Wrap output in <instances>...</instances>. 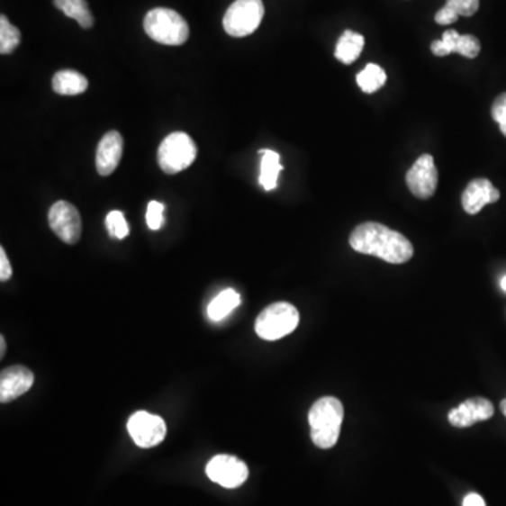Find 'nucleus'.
I'll use <instances>...</instances> for the list:
<instances>
[{"label":"nucleus","instance_id":"nucleus-1","mask_svg":"<svg viewBox=\"0 0 506 506\" xmlns=\"http://www.w3.org/2000/svg\"><path fill=\"white\" fill-rule=\"evenodd\" d=\"M349 244L356 252L380 258L393 265L408 262L413 257V247L407 237L378 222L357 225L350 234Z\"/></svg>","mask_w":506,"mask_h":506},{"label":"nucleus","instance_id":"nucleus-2","mask_svg":"<svg viewBox=\"0 0 506 506\" xmlns=\"http://www.w3.org/2000/svg\"><path fill=\"white\" fill-rule=\"evenodd\" d=\"M343 422V405L338 398L322 397L308 412L312 439L320 448H330L339 439Z\"/></svg>","mask_w":506,"mask_h":506},{"label":"nucleus","instance_id":"nucleus-3","mask_svg":"<svg viewBox=\"0 0 506 506\" xmlns=\"http://www.w3.org/2000/svg\"><path fill=\"white\" fill-rule=\"evenodd\" d=\"M144 30L154 41L164 45H182L189 39V24L177 12L157 7L148 12Z\"/></svg>","mask_w":506,"mask_h":506},{"label":"nucleus","instance_id":"nucleus-4","mask_svg":"<svg viewBox=\"0 0 506 506\" xmlns=\"http://www.w3.org/2000/svg\"><path fill=\"white\" fill-rule=\"evenodd\" d=\"M300 324L297 308L290 303H273L265 308L255 322L258 337L265 340H277L294 332Z\"/></svg>","mask_w":506,"mask_h":506},{"label":"nucleus","instance_id":"nucleus-5","mask_svg":"<svg viewBox=\"0 0 506 506\" xmlns=\"http://www.w3.org/2000/svg\"><path fill=\"white\" fill-rule=\"evenodd\" d=\"M197 157V147L186 132H172L165 138L158 151V162L165 174H179L187 169Z\"/></svg>","mask_w":506,"mask_h":506},{"label":"nucleus","instance_id":"nucleus-6","mask_svg":"<svg viewBox=\"0 0 506 506\" xmlns=\"http://www.w3.org/2000/svg\"><path fill=\"white\" fill-rule=\"evenodd\" d=\"M265 16L262 0H235L224 16L225 32L232 37H247L257 32Z\"/></svg>","mask_w":506,"mask_h":506},{"label":"nucleus","instance_id":"nucleus-7","mask_svg":"<svg viewBox=\"0 0 506 506\" xmlns=\"http://www.w3.org/2000/svg\"><path fill=\"white\" fill-rule=\"evenodd\" d=\"M130 436L138 447H155L164 442L167 436V423L154 413L138 411L127 423Z\"/></svg>","mask_w":506,"mask_h":506},{"label":"nucleus","instance_id":"nucleus-8","mask_svg":"<svg viewBox=\"0 0 506 506\" xmlns=\"http://www.w3.org/2000/svg\"><path fill=\"white\" fill-rule=\"evenodd\" d=\"M205 474L215 484L224 488H238L244 484L249 475L247 465L230 455H218L210 460Z\"/></svg>","mask_w":506,"mask_h":506},{"label":"nucleus","instance_id":"nucleus-9","mask_svg":"<svg viewBox=\"0 0 506 506\" xmlns=\"http://www.w3.org/2000/svg\"><path fill=\"white\" fill-rule=\"evenodd\" d=\"M49 222L52 231L59 239L64 240L65 244H77L82 235V218L71 203L64 200L55 203L50 209Z\"/></svg>","mask_w":506,"mask_h":506},{"label":"nucleus","instance_id":"nucleus-10","mask_svg":"<svg viewBox=\"0 0 506 506\" xmlns=\"http://www.w3.org/2000/svg\"><path fill=\"white\" fill-rule=\"evenodd\" d=\"M408 189L418 199H429L438 187V169L430 155H422L407 174Z\"/></svg>","mask_w":506,"mask_h":506},{"label":"nucleus","instance_id":"nucleus-11","mask_svg":"<svg viewBox=\"0 0 506 506\" xmlns=\"http://www.w3.org/2000/svg\"><path fill=\"white\" fill-rule=\"evenodd\" d=\"M493 417V405L487 398H470L448 412V422L455 428H468Z\"/></svg>","mask_w":506,"mask_h":506},{"label":"nucleus","instance_id":"nucleus-12","mask_svg":"<svg viewBox=\"0 0 506 506\" xmlns=\"http://www.w3.org/2000/svg\"><path fill=\"white\" fill-rule=\"evenodd\" d=\"M34 375L24 366H12L0 375V402L7 404L26 394L32 387Z\"/></svg>","mask_w":506,"mask_h":506},{"label":"nucleus","instance_id":"nucleus-13","mask_svg":"<svg viewBox=\"0 0 506 506\" xmlns=\"http://www.w3.org/2000/svg\"><path fill=\"white\" fill-rule=\"evenodd\" d=\"M500 197V190L493 186L490 180L484 177L474 179L463 192V209L467 214L475 215L484 209L485 205L497 203Z\"/></svg>","mask_w":506,"mask_h":506},{"label":"nucleus","instance_id":"nucleus-14","mask_svg":"<svg viewBox=\"0 0 506 506\" xmlns=\"http://www.w3.org/2000/svg\"><path fill=\"white\" fill-rule=\"evenodd\" d=\"M122 137L119 131L104 134L99 142L96 154V167L102 176H109L119 167L122 157Z\"/></svg>","mask_w":506,"mask_h":506},{"label":"nucleus","instance_id":"nucleus-15","mask_svg":"<svg viewBox=\"0 0 506 506\" xmlns=\"http://www.w3.org/2000/svg\"><path fill=\"white\" fill-rule=\"evenodd\" d=\"M363 47H365V37L359 32L347 30L338 40L335 57L342 64H353L362 54Z\"/></svg>","mask_w":506,"mask_h":506},{"label":"nucleus","instance_id":"nucleus-16","mask_svg":"<svg viewBox=\"0 0 506 506\" xmlns=\"http://www.w3.org/2000/svg\"><path fill=\"white\" fill-rule=\"evenodd\" d=\"M259 154L262 155L260 160V186L267 192L277 187V179L279 174L283 170L280 164V155L277 152L270 151V149H260Z\"/></svg>","mask_w":506,"mask_h":506},{"label":"nucleus","instance_id":"nucleus-17","mask_svg":"<svg viewBox=\"0 0 506 506\" xmlns=\"http://www.w3.org/2000/svg\"><path fill=\"white\" fill-rule=\"evenodd\" d=\"M87 86L89 84H87L86 77L77 71H61L52 77V87L55 92L64 95V96L84 94L86 92Z\"/></svg>","mask_w":506,"mask_h":506},{"label":"nucleus","instance_id":"nucleus-18","mask_svg":"<svg viewBox=\"0 0 506 506\" xmlns=\"http://www.w3.org/2000/svg\"><path fill=\"white\" fill-rule=\"evenodd\" d=\"M240 304L239 293L232 289L224 290L212 300L207 308L210 320L218 322L227 318Z\"/></svg>","mask_w":506,"mask_h":506},{"label":"nucleus","instance_id":"nucleus-19","mask_svg":"<svg viewBox=\"0 0 506 506\" xmlns=\"http://www.w3.org/2000/svg\"><path fill=\"white\" fill-rule=\"evenodd\" d=\"M54 5L61 10L62 14L77 20L80 27L90 29L94 26L95 19L90 14L86 0H54Z\"/></svg>","mask_w":506,"mask_h":506},{"label":"nucleus","instance_id":"nucleus-20","mask_svg":"<svg viewBox=\"0 0 506 506\" xmlns=\"http://www.w3.org/2000/svg\"><path fill=\"white\" fill-rule=\"evenodd\" d=\"M356 80H357V85H359L360 89L365 94H375L378 89H382L384 86L387 75H385L384 69L382 67L369 64L356 77Z\"/></svg>","mask_w":506,"mask_h":506},{"label":"nucleus","instance_id":"nucleus-21","mask_svg":"<svg viewBox=\"0 0 506 506\" xmlns=\"http://www.w3.org/2000/svg\"><path fill=\"white\" fill-rule=\"evenodd\" d=\"M19 44V29L10 24L6 16L0 17V52L4 55L12 54Z\"/></svg>","mask_w":506,"mask_h":506},{"label":"nucleus","instance_id":"nucleus-22","mask_svg":"<svg viewBox=\"0 0 506 506\" xmlns=\"http://www.w3.org/2000/svg\"><path fill=\"white\" fill-rule=\"evenodd\" d=\"M462 34H458L456 30H447L443 32L442 40H436L430 45L433 54L438 57H446V55L453 54L457 51V42Z\"/></svg>","mask_w":506,"mask_h":506},{"label":"nucleus","instance_id":"nucleus-23","mask_svg":"<svg viewBox=\"0 0 506 506\" xmlns=\"http://www.w3.org/2000/svg\"><path fill=\"white\" fill-rule=\"evenodd\" d=\"M106 227L110 235L113 238H117V239H124L130 232V227L127 224L124 214L122 212H117V210L107 214Z\"/></svg>","mask_w":506,"mask_h":506},{"label":"nucleus","instance_id":"nucleus-24","mask_svg":"<svg viewBox=\"0 0 506 506\" xmlns=\"http://www.w3.org/2000/svg\"><path fill=\"white\" fill-rule=\"evenodd\" d=\"M481 51V44L477 37L460 36L457 42V54L463 55L465 59H475Z\"/></svg>","mask_w":506,"mask_h":506},{"label":"nucleus","instance_id":"nucleus-25","mask_svg":"<svg viewBox=\"0 0 506 506\" xmlns=\"http://www.w3.org/2000/svg\"><path fill=\"white\" fill-rule=\"evenodd\" d=\"M164 212L165 204H162V203L159 202H155V200L149 202L147 210L148 227L154 230V231L159 230V228L162 227V224H164Z\"/></svg>","mask_w":506,"mask_h":506},{"label":"nucleus","instance_id":"nucleus-26","mask_svg":"<svg viewBox=\"0 0 506 506\" xmlns=\"http://www.w3.org/2000/svg\"><path fill=\"white\" fill-rule=\"evenodd\" d=\"M447 5L457 12L458 16L470 17L477 14L480 0H447Z\"/></svg>","mask_w":506,"mask_h":506},{"label":"nucleus","instance_id":"nucleus-27","mask_svg":"<svg viewBox=\"0 0 506 506\" xmlns=\"http://www.w3.org/2000/svg\"><path fill=\"white\" fill-rule=\"evenodd\" d=\"M492 117L500 125L501 132L506 137V94L501 95L493 102Z\"/></svg>","mask_w":506,"mask_h":506},{"label":"nucleus","instance_id":"nucleus-28","mask_svg":"<svg viewBox=\"0 0 506 506\" xmlns=\"http://www.w3.org/2000/svg\"><path fill=\"white\" fill-rule=\"evenodd\" d=\"M458 14L453 9L452 6L446 5L445 7L436 14L435 20L440 26H447V24H453V23L457 22Z\"/></svg>","mask_w":506,"mask_h":506},{"label":"nucleus","instance_id":"nucleus-29","mask_svg":"<svg viewBox=\"0 0 506 506\" xmlns=\"http://www.w3.org/2000/svg\"><path fill=\"white\" fill-rule=\"evenodd\" d=\"M12 267H10L9 259H7L6 252H5L4 248L0 249V280L2 282H6L12 277Z\"/></svg>","mask_w":506,"mask_h":506},{"label":"nucleus","instance_id":"nucleus-30","mask_svg":"<svg viewBox=\"0 0 506 506\" xmlns=\"http://www.w3.org/2000/svg\"><path fill=\"white\" fill-rule=\"evenodd\" d=\"M463 506H487L485 501L483 500L478 493H468L467 497L463 501Z\"/></svg>","mask_w":506,"mask_h":506},{"label":"nucleus","instance_id":"nucleus-31","mask_svg":"<svg viewBox=\"0 0 506 506\" xmlns=\"http://www.w3.org/2000/svg\"><path fill=\"white\" fill-rule=\"evenodd\" d=\"M5 352H6V343H5V337L2 335V337H0V356H2V357H4Z\"/></svg>","mask_w":506,"mask_h":506},{"label":"nucleus","instance_id":"nucleus-32","mask_svg":"<svg viewBox=\"0 0 506 506\" xmlns=\"http://www.w3.org/2000/svg\"><path fill=\"white\" fill-rule=\"evenodd\" d=\"M501 411H502L503 415L506 417V398L501 402Z\"/></svg>","mask_w":506,"mask_h":506},{"label":"nucleus","instance_id":"nucleus-33","mask_svg":"<svg viewBox=\"0 0 506 506\" xmlns=\"http://www.w3.org/2000/svg\"><path fill=\"white\" fill-rule=\"evenodd\" d=\"M501 287H502V290H505L506 292V276L502 280H501Z\"/></svg>","mask_w":506,"mask_h":506}]
</instances>
